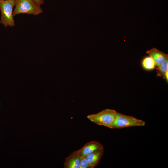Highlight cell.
Masks as SVG:
<instances>
[{
    "label": "cell",
    "instance_id": "6da1fadb",
    "mask_svg": "<svg viewBox=\"0 0 168 168\" xmlns=\"http://www.w3.org/2000/svg\"><path fill=\"white\" fill-rule=\"evenodd\" d=\"M13 15L25 14L37 16L43 12L40 6L33 0H15Z\"/></svg>",
    "mask_w": 168,
    "mask_h": 168
},
{
    "label": "cell",
    "instance_id": "7a4b0ae2",
    "mask_svg": "<svg viewBox=\"0 0 168 168\" xmlns=\"http://www.w3.org/2000/svg\"><path fill=\"white\" fill-rule=\"evenodd\" d=\"M116 112L114 110L106 109L98 113L89 114L87 118L98 125L111 128L115 119Z\"/></svg>",
    "mask_w": 168,
    "mask_h": 168
},
{
    "label": "cell",
    "instance_id": "3957f363",
    "mask_svg": "<svg viewBox=\"0 0 168 168\" xmlns=\"http://www.w3.org/2000/svg\"><path fill=\"white\" fill-rule=\"evenodd\" d=\"M15 1V0H0V23L5 27L8 26L12 27L15 26L12 12Z\"/></svg>",
    "mask_w": 168,
    "mask_h": 168
},
{
    "label": "cell",
    "instance_id": "277c9868",
    "mask_svg": "<svg viewBox=\"0 0 168 168\" xmlns=\"http://www.w3.org/2000/svg\"><path fill=\"white\" fill-rule=\"evenodd\" d=\"M145 125V122L143 120L117 112L115 119L111 128L120 129L129 127L143 126Z\"/></svg>",
    "mask_w": 168,
    "mask_h": 168
},
{
    "label": "cell",
    "instance_id": "5b68a950",
    "mask_svg": "<svg viewBox=\"0 0 168 168\" xmlns=\"http://www.w3.org/2000/svg\"><path fill=\"white\" fill-rule=\"evenodd\" d=\"M103 148V147L101 144L96 141H93L86 143L83 147L79 149V151L81 156L85 157L92 153Z\"/></svg>",
    "mask_w": 168,
    "mask_h": 168
},
{
    "label": "cell",
    "instance_id": "8992f818",
    "mask_svg": "<svg viewBox=\"0 0 168 168\" xmlns=\"http://www.w3.org/2000/svg\"><path fill=\"white\" fill-rule=\"evenodd\" d=\"M81 156L79 150L73 152L66 157L64 163V168H79Z\"/></svg>",
    "mask_w": 168,
    "mask_h": 168
},
{
    "label": "cell",
    "instance_id": "52a82bcc",
    "mask_svg": "<svg viewBox=\"0 0 168 168\" xmlns=\"http://www.w3.org/2000/svg\"><path fill=\"white\" fill-rule=\"evenodd\" d=\"M146 53L152 58L157 67L160 66L166 59L168 58V54L154 48L147 51Z\"/></svg>",
    "mask_w": 168,
    "mask_h": 168
},
{
    "label": "cell",
    "instance_id": "ba28073f",
    "mask_svg": "<svg viewBox=\"0 0 168 168\" xmlns=\"http://www.w3.org/2000/svg\"><path fill=\"white\" fill-rule=\"evenodd\" d=\"M104 151L103 148L92 153L85 157L93 168L96 167L100 161L103 155Z\"/></svg>",
    "mask_w": 168,
    "mask_h": 168
},
{
    "label": "cell",
    "instance_id": "9c48e42d",
    "mask_svg": "<svg viewBox=\"0 0 168 168\" xmlns=\"http://www.w3.org/2000/svg\"><path fill=\"white\" fill-rule=\"evenodd\" d=\"M141 64L143 68L147 71L152 70L156 67L154 60L150 56H146L142 59Z\"/></svg>",
    "mask_w": 168,
    "mask_h": 168
},
{
    "label": "cell",
    "instance_id": "30bf717a",
    "mask_svg": "<svg viewBox=\"0 0 168 168\" xmlns=\"http://www.w3.org/2000/svg\"><path fill=\"white\" fill-rule=\"evenodd\" d=\"M157 76L162 77L165 79L166 73L168 71V58L166 59L159 66L156 68Z\"/></svg>",
    "mask_w": 168,
    "mask_h": 168
},
{
    "label": "cell",
    "instance_id": "8fae6325",
    "mask_svg": "<svg viewBox=\"0 0 168 168\" xmlns=\"http://www.w3.org/2000/svg\"><path fill=\"white\" fill-rule=\"evenodd\" d=\"M79 168H93V167L88 162L86 157L81 156Z\"/></svg>",
    "mask_w": 168,
    "mask_h": 168
},
{
    "label": "cell",
    "instance_id": "7c38bea8",
    "mask_svg": "<svg viewBox=\"0 0 168 168\" xmlns=\"http://www.w3.org/2000/svg\"><path fill=\"white\" fill-rule=\"evenodd\" d=\"M37 4L40 6L44 2V0H33Z\"/></svg>",
    "mask_w": 168,
    "mask_h": 168
},
{
    "label": "cell",
    "instance_id": "4fadbf2b",
    "mask_svg": "<svg viewBox=\"0 0 168 168\" xmlns=\"http://www.w3.org/2000/svg\"><path fill=\"white\" fill-rule=\"evenodd\" d=\"M168 71H167L166 73L165 74V79H166V80L167 82H168Z\"/></svg>",
    "mask_w": 168,
    "mask_h": 168
}]
</instances>
